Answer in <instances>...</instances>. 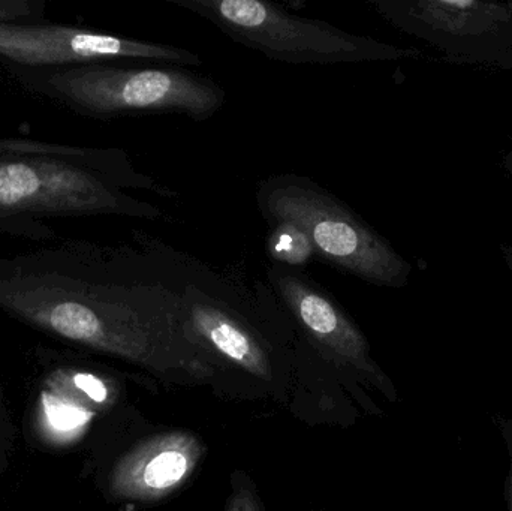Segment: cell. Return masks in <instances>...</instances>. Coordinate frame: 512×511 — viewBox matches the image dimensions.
I'll list each match as a JSON object with an SVG mask.
<instances>
[{"label":"cell","instance_id":"ba28073f","mask_svg":"<svg viewBox=\"0 0 512 511\" xmlns=\"http://www.w3.org/2000/svg\"><path fill=\"white\" fill-rule=\"evenodd\" d=\"M203 455V444L194 434L156 435L117 462L111 473V494L138 503L164 500L188 482Z\"/></svg>","mask_w":512,"mask_h":511},{"label":"cell","instance_id":"3957f363","mask_svg":"<svg viewBox=\"0 0 512 511\" xmlns=\"http://www.w3.org/2000/svg\"><path fill=\"white\" fill-rule=\"evenodd\" d=\"M15 83L80 116L116 119L143 114H182L203 122L225 104L212 78L183 66L135 68L117 63L56 69L5 68Z\"/></svg>","mask_w":512,"mask_h":511},{"label":"cell","instance_id":"9a60e30c","mask_svg":"<svg viewBox=\"0 0 512 511\" xmlns=\"http://www.w3.org/2000/svg\"><path fill=\"white\" fill-rule=\"evenodd\" d=\"M505 255H507L508 263H510V266L512 267V249L505 248Z\"/></svg>","mask_w":512,"mask_h":511},{"label":"cell","instance_id":"7c38bea8","mask_svg":"<svg viewBox=\"0 0 512 511\" xmlns=\"http://www.w3.org/2000/svg\"><path fill=\"white\" fill-rule=\"evenodd\" d=\"M45 0H0V23L44 21Z\"/></svg>","mask_w":512,"mask_h":511},{"label":"cell","instance_id":"5b68a950","mask_svg":"<svg viewBox=\"0 0 512 511\" xmlns=\"http://www.w3.org/2000/svg\"><path fill=\"white\" fill-rule=\"evenodd\" d=\"M274 62L339 65L411 57L414 51L300 17L268 0H167Z\"/></svg>","mask_w":512,"mask_h":511},{"label":"cell","instance_id":"52a82bcc","mask_svg":"<svg viewBox=\"0 0 512 511\" xmlns=\"http://www.w3.org/2000/svg\"><path fill=\"white\" fill-rule=\"evenodd\" d=\"M268 282L279 294L307 335L345 365L366 374L385 395L394 398V387L370 359L369 342L339 303L301 270L273 264Z\"/></svg>","mask_w":512,"mask_h":511},{"label":"cell","instance_id":"6da1fadb","mask_svg":"<svg viewBox=\"0 0 512 511\" xmlns=\"http://www.w3.org/2000/svg\"><path fill=\"white\" fill-rule=\"evenodd\" d=\"M0 311L63 341L147 369L204 372L182 294L129 252L63 240L0 258Z\"/></svg>","mask_w":512,"mask_h":511},{"label":"cell","instance_id":"5bb4252c","mask_svg":"<svg viewBox=\"0 0 512 511\" xmlns=\"http://www.w3.org/2000/svg\"><path fill=\"white\" fill-rule=\"evenodd\" d=\"M227 511H262V509L254 492L243 488L231 498Z\"/></svg>","mask_w":512,"mask_h":511},{"label":"cell","instance_id":"277c9868","mask_svg":"<svg viewBox=\"0 0 512 511\" xmlns=\"http://www.w3.org/2000/svg\"><path fill=\"white\" fill-rule=\"evenodd\" d=\"M259 212L271 225L300 228L325 263L378 287L408 284L411 264L348 204L297 174L268 177L256 192Z\"/></svg>","mask_w":512,"mask_h":511},{"label":"cell","instance_id":"8fae6325","mask_svg":"<svg viewBox=\"0 0 512 511\" xmlns=\"http://www.w3.org/2000/svg\"><path fill=\"white\" fill-rule=\"evenodd\" d=\"M271 227L273 230L267 237V254L274 264L300 270L315 257L312 242L300 228L286 222Z\"/></svg>","mask_w":512,"mask_h":511},{"label":"cell","instance_id":"e0dca14e","mask_svg":"<svg viewBox=\"0 0 512 511\" xmlns=\"http://www.w3.org/2000/svg\"><path fill=\"white\" fill-rule=\"evenodd\" d=\"M511 15H512V8H511Z\"/></svg>","mask_w":512,"mask_h":511},{"label":"cell","instance_id":"9c48e42d","mask_svg":"<svg viewBox=\"0 0 512 511\" xmlns=\"http://www.w3.org/2000/svg\"><path fill=\"white\" fill-rule=\"evenodd\" d=\"M186 323L204 348L209 347L243 371L268 380L270 359L254 332L204 288L188 284L180 290Z\"/></svg>","mask_w":512,"mask_h":511},{"label":"cell","instance_id":"7a4b0ae2","mask_svg":"<svg viewBox=\"0 0 512 511\" xmlns=\"http://www.w3.org/2000/svg\"><path fill=\"white\" fill-rule=\"evenodd\" d=\"M132 189L173 197L170 189L132 167L120 149L0 138V233L53 242L47 221L126 216L156 221L162 212Z\"/></svg>","mask_w":512,"mask_h":511},{"label":"cell","instance_id":"30bf717a","mask_svg":"<svg viewBox=\"0 0 512 511\" xmlns=\"http://www.w3.org/2000/svg\"><path fill=\"white\" fill-rule=\"evenodd\" d=\"M48 393L92 413L110 401V387L96 375L75 369H57L47 380Z\"/></svg>","mask_w":512,"mask_h":511},{"label":"cell","instance_id":"8992f818","mask_svg":"<svg viewBox=\"0 0 512 511\" xmlns=\"http://www.w3.org/2000/svg\"><path fill=\"white\" fill-rule=\"evenodd\" d=\"M125 60L173 63L183 68L203 63L198 54L186 48L84 27L45 20L0 23V65L3 68L56 69Z\"/></svg>","mask_w":512,"mask_h":511},{"label":"cell","instance_id":"4fadbf2b","mask_svg":"<svg viewBox=\"0 0 512 511\" xmlns=\"http://www.w3.org/2000/svg\"><path fill=\"white\" fill-rule=\"evenodd\" d=\"M499 428H501V434L507 446L508 459H510L507 482H505V497H507L508 511H512V417L502 419Z\"/></svg>","mask_w":512,"mask_h":511},{"label":"cell","instance_id":"2e32d148","mask_svg":"<svg viewBox=\"0 0 512 511\" xmlns=\"http://www.w3.org/2000/svg\"><path fill=\"white\" fill-rule=\"evenodd\" d=\"M508 168H510V171L512 173V156L510 158V162H508Z\"/></svg>","mask_w":512,"mask_h":511}]
</instances>
